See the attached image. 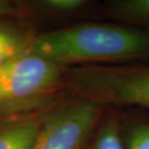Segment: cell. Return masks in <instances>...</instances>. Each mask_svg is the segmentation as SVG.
<instances>
[{
	"mask_svg": "<svg viewBox=\"0 0 149 149\" xmlns=\"http://www.w3.org/2000/svg\"><path fill=\"white\" fill-rule=\"evenodd\" d=\"M119 109L125 149H149V115L134 109Z\"/></svg>",
	"mask_w": 149,
	"mask_h": 149,
	"instance_id": "6",
	"label": "cell"
},
{
	"mask_svg": "<svg viewBox=\"0 0 149 149\" xmlns=\"http://www.w3.org/2000/svg\"><path fill=\"white\" fill-rule=\"evenodd\" d=\"M27 53L65 67L149 63V32L112 22L79 23L34 36Z\"/></svg>",
	"mask_w": 149,
	"mask_h": 149,
	"instance_id": "1",
	"label": "cell"
},
{
	"mask_svg": "<svg viewBox=\"0 0 149 149\" xmlns=\"http://www.w3.org/2000/svg\"><path fill=\"white\" fill-rule=\"evenodd\" d=\"M100 13L112 22L149 32V0H108L101 5Z\"/></svg>",
	"mask_w": 149,
	"mask_h": 149,
	"instance_id": "5",
	"label": "cell"
},
{
	"mask_svg": "<svg viewBox=\"0 0 149 149\" xmlns=\"http://www.w3.org/2000/svg\"><path fill=\"white\" fill-rule=\"evenodd\" d=\"M107 109L71 96L45 115L31 149H86Z\"/></svg>",
	"mask_w": 149,
	"mask_h": 149,
	"instance_id": "4",
	"label": "cell"
},
{
	"mask_svg": "<svg viewBox=\"0 0 149 149\" xmlns=\"http://www.w3.org/2000/svg\"><path fill=\"white\" fill-rule=\"evenodd\" d=\"M35 35L0 22V66L27 53Z\"/></svg>",
	"mask_w": 149,
	"mask_h": 149,
	"instance_id": "9",
	"label": "cell"
},
{
	"mask_svg": "<svg viewBox=\"0 0 149 149\" xmlns=\"http://www.w3.org/2000/svg\"><path fill=\"white\" fill-rule=\"evenodd\" d=\"M86 149H125L121 136L120 109H107Z\"/></svg>",
	"mask_w": 149,
	"mask_h": 149,
	"instance_id": "8",
	"label": "cell"
},
{
	"mask_svg": "<svg viewBox=\"0 0 149 149\" xmlns=\"http://www.w3.org/2000/svg\"><path fill=\"white\" fill-rule=\"evenodd\" d=\"M87 0H44L39 4L46 12L54 16H72L84 11L91 5Z\"/></svg>",
	"mask_w": 149,
	"mask_h": 149,
	"instance_id": "10",
	"label": "cell"
},
{
	"mask_svg": "<svg viewBox=\"0 0 149 149\" xmlns=\"http://www.w3.org/2000/svg\"><path fill=\"white\" fill-rule=\"evenodd\" d=\"M68 68L30 53L0 66V117L56 106Z\"/></svg>",
	"mask_w": 149,
	"mask_h": 149,
	"instance_id": "3",
	"label": "cell"
},
{
	"mask_svg": "<svg viewBox=\"0 0 149 149\" xmlns=\"http://www.w3.org/2000/svg\"><path fill=\"white\" fill-rule=\"evenodd\" d=\"M65 88L71 96L106 108L134 109L149 115V63L72 66Z\"/></svg>",
	"mask_w": 149,
	"mask_h": 149,
	"instance_id": "2",
	"label": "cell"
},
{
	"mask_svg": "<svg viewBox=\"0 0 149 149\" xmlns=\"http://www.w3.org/2000/svg\"><path fill=\"white\" fill-rule=\"evenodd\" d=\"M17 14H19V10L12 3L0 0V17L17 16Z\"/></svg>",
	"mask_w": 149,
	"mask_h": 149,
	"instance_id": "11",
	"label": "cell"
},
{
	"mask_svg": "<svg viewBox=\"0 0 149 149\" xmlns=\"http://www.w3.org/2000/svg\"><path fill=\"white\" fill-rule=\"evenodd\" d=\"M44 116L9 123L0 128V149H31Z\"/></svg>",
	"mask_w": 149,
	"mask_h": 149,
	"instance_id": "7",
	"label": "cell"
}]
</instances>
